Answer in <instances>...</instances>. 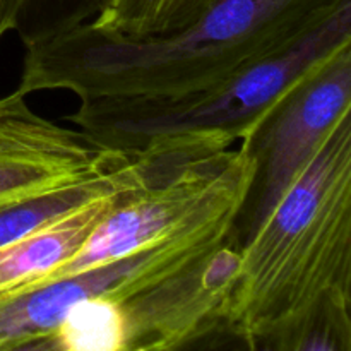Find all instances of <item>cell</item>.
Wrapping results in <instances>:
<instances>
[{"instance_id":"1","label":"cell","mask_w":351,"mask_h":351,"mask_svg":"<svg viewBox=\"0 0 351 351\" xmlns=\"http://www.w3.org/2000/svg\"><path fill=\"white\" fill-rule=\"evenodd\" d=\"M348 2L215 0L192 23L139 38L86 23L24 47L17 89L79 99L182 95L295 47Z\"/></svg>"},{"instance_id":"2","label":"cell","mask_w":351,"mask_h":351,"mask_svg":"<svg viewBox=\"0 0 351 351\" xmlns=\"http://www.w3.org/2000/svg\"><path fill=\"white\" fill-rule=\"evenodd\" d=\"M331 298H351V113L239 247L228 332L264 350Z\"/></svg>"},{"instance_id":"3","label":"cell","mask_w":351,"mask_h":351,"mask_svg":"<svg viewBox=\"0 0 351 351\" xmlns=\"http://www.w3.org/2000/svg\"><path fill=\"white\" fill-rule=\"evenodd\" d=\"M351 43V2L295 47L206 88L158 98L81 99L65 115L91 146L136 154L171 139H209L233 147L311 69Z\"/></svg>"},{"instance_id":"4","label":"cell","mask_w":351,"mask_h":351,"mask_svg":"<svg viewBox=\"0 0 351 351\" xmlns=\"http://www.w3.org/2000/svg\"><path fill=\"white\" fill-rule=\"evenodd\" d=\"M351 113V43L298 79L240 141L252 180L233 226L237 247L257 232L281 195Z\"/></svg>"},{"instance_id":"5","label":"cell","mask_w":351,"mask_h":351,"mask_svg":"<svg viewBox=\"0 0 351 351\" xmlns=\"http://www.w3.org/2000/svg\"><path fill=\"white\" fill-rule=\"evenodd\" d=\"M233 226L235 223H221L175 237L122 259L0 300V351H45L64 315L77 302L96 297L127 300L233 239Z\"/></svg>"},{"instance_id":"6","label":"cell","mask_w":351,"mask_h":351,"mask_svg":"<svg viewBox=\"0 0 351 351\" xmlns=\"http://www.w3.org/2000/svg\"><path fill=\"white\" fill-rule=\"evenodd\" d=\"M239 247L226 240L177 273L120 302L125 351L184 350L230 338L228 300Z\"/></svg>"},{"instance_id":"7","label":"cell","mask_w":351,"mask_h":351,"mask_svg":"<svg viewBox=\"0 0 351 351\" xmlns=\"http://www.w3.org/2000/svg\"><path fill=\"white\" fill-rule=\"evenodd\" d=\"M119 158L31 108L7 117L0 123V206L95 177Z\"/></svg>"},{"instance_id":"8","label":"cell","mask_w":351,"mask_h":351,"mask_svg":"<svg viewBox=\"0 0 351 351\" xmlns=\"http://www.w3.org/2000/svg\"><path fill=\"white\" fill-rule=\"evenodd\" d=\"M119 192L95 199L69 215L41 226L36 232L2 247L0 300L33 290L62 264L74 257L112 208Z\"/></svg>"},{"instance_id":"9","label":"cell","mask_w":351,"mask_h":351,"mask_svg":"<svg viewBox=\"0 0 351 351\" xmlns=\"http://www.w3.org/2000/svg\"><path fill=\"white\" fill-rule=\"evenodd\" d=\"M146 168V154H120L119 160L101 173L75 184L0 206V249L41 226L69 215L74 209L115 194L139 180Z\"/></svg>"},{"instance_id":"10","label":"cell","mask_w":351,"mask_h":351,"mask_svg":"<svg viewBox=\"0 0 351 351\" xmlns=\"http://www.w3.org/2000/svg\"><path fill=\"white\" fill-rule=\"evenodd\" d=\"M45 351H125V319L119 300L88 298L67 314Z\"/></svg>"},{"instance_id":"11","label":"cell","mask_w":351,"mask_h":351,"mask_svg":"<svg viewBox=\"0 0 351 351\" xmlns=\"http://www.w3.org/2000/svg\"><path fill=\"white\" fill-rule=\"evenodd\" d=\"M215 0H110L91 26L125 36H151L197 19Z\"/></svg>"},{"instance_id":"12","label":"cell","mask_w":351,"mask_h":351,"mask_svg":"<svg viewBox=\"0 0 351 351\" xmlns=\"http://www.w3.org/2000/svg\"><path fill=\"white\" fill-rule=\"evenodd\" d=\"M266 351H351V298H331L288 326Z\"/></svg>"},{"instance_id":"13","label":"cell","mask_w":351,"mask_h":351,"mask_svg":"<svg viewBox=\"0 0 351 351\" xmlns=\"http://www.w3.org/2000/svg\"><path fill=\"white\" fill-rule=\"evenodd\" d=\"M110 0H23L14 31L24 47L96 19Z\"/></svg>"},{"instance_id":"14","label":"cell","mask_w":351,"mask_h":351,"mask_svg":"<svg viewBox=\"0 0 351 351\" xmlns=\"http://www.w3.org/2000/svg\"><path fill=\"white\" fill-rule=\"evenodd\" d=\"M26 98L27 96L24 95L23 91H19L17 88L16 91H12L10 95L0 98V123H2L7 117L16 115V113H21L24 112V110L29 108Z\"/></svg>"},{"instance_id":"15","label":"cell","mask_w":351,"mask_h":351,"mask_svg":"<svg viewBox=\"0 0 351 351\" xmlns=\"http://www.w3.org/2000/svg\"><path fill=\"white\" fill-rule=\"evenodd\" d=\"M21 5L23 0H0V38L7 31H14Z\"/></svg>"}]
</instances>
